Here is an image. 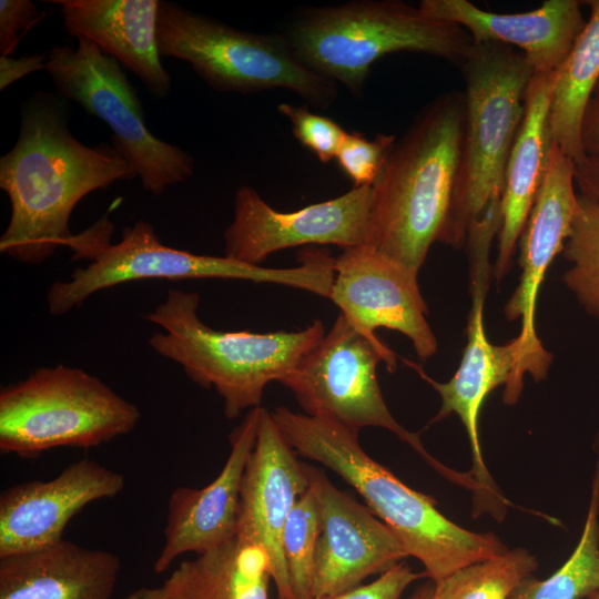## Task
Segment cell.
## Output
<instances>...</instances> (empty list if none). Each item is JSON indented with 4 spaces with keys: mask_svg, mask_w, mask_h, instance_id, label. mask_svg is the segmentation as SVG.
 Wrapping results in <instances>:
<instances>
[{
    "mask_svg": "<svg viewBox=\"0 0 599 599\" xmlns=\"http://www.w3.org/2000/svg\"><path fill=\"white\" fill-rule=\"evenodd\" d=\"M496 234V223L481 220L473 225L466 238L470 262L471 307L467 344L454 376L440 383L414 362L405 363L440 397V408L428 425L456 414L465 426L473 455L470 473L481 489L480 499L474 506V516L488 512L500 521L510 504L499 491L484 461L479 438L480 409L490 392L499 386H504V403L515 405L521 395L525 375H531L536 382L547 378L552 355L540 339H529L518 334L511 341L496 345L486 335L484 304L489 282V250Z\"/></svg>",
    "mask_w": 599,
    "mask_h": 599,
    "instance_id": "52a82bcc",
    "label": "cell"
},
{
    "mask_svg": "<svg viewBox=\"0 0 599 599\" xmlns=\"http://www.w3.org/2000/svg\"><path fill=\"white\" fill-rule=\"evenodd\" d=\"M303 468L319 512L313 599L354 589L408 557L396 535L367 506L314 466L303 464Z\"/></svg>",
    "mask_w": 599,
    "mask_h": 599,
    "instance_id": "5bb4252c",
    "label": "cell"
},
{
    "mask_svg": "<svg viewBox=\"0 0 599 599\" xmlns=\"http://www.w3.org/2000/svg\"><path fill=\"white\" fill-rule=\"evenodd\" d=\"M60 98L38 91L21 104L18 140L0 159V187L11 204L0 252L22 264L70 247V216L84 196L136 176L113 143L92 148L71 133Z\"/></svg>",
    "mask_w": 599,
    "mask_h": 599,
    "instance_id": "6da1fadb",
    "label": "cell"
},
{
    "mask_svg": "<svg viewBox=\"0 0 599 599\" xmlns=\"http://www.w3.org/2000/svg\"><path fill=\"white\" fill-rule=\"evenodd\" d=\"M29 0L0 1V52L11 55L24 34L44 17Z\"/></svg>",
    "mask_w": 599,
    "mask_h": 599,
    "instance_id": "1f68e13d",
    "label": "cell"
},
{
    "mask_svg": "<svg viewBox=\"0 0 599 599\" xmlns=\"http://www.w3.org/2000/svg\"><path fill=\"white\" fill-rule=\"evenodd\" d=\"M125 477L95 459L68 465L50 480L12 485L0 494V557L60 541L69 521L89 504L118 496Z\"/></svg>",
    "mask_w": 599,
    "mask_h": 599,
    "instance_id": "e0dca14e",
    "label": "cell"
},
{
    "mask_svg": "<svg viewBox=\"0 0 599 599\" xmlns=\"http://www.w3.org/2000/svg\"><path fill=\"white\" fill-rule=\"evenodd\" d=\"M423 576L424 572H415L408 565L399 562L367 585L314 599H399L406 588Z\"/></svg>",
    "mask_w": 599,
    "mask_h": 599,
    "instance_id": "d6a6232c",
    "label": "cell"
},
{
    "mask_svg": "<svg viewBox=\"0 0 599 599\" xmlns=\"http://www.w3.org/2000/svg\"><path fill=\"white\" fill-rule=\"evenodd\" d=\"M562 254L570 263L564 283L579 304L599 319V204L581 194Z\"/></svg>",
    "mask_w": 599,
    "mask_h": 599,
    "instance_id": "83f0119b",
    "label": "cell"
},
{
    "mask_svg": "<svg viewBox=\"0 0 599 599\" xmlns=\"http://www.w3.org/2000/svg\"><path fill=\"white\" fill-rule=\"evenodd\" d=\"M45 70L59 95L108 124L112 143L145 191L159 195L193 175L192 155L151 133L122 65L93 42L79 39L77 47H53L47 54Z\"/></svg>",
    "mask_w": 599,
    "mask_h": 599,
    "instance_id": "7c38bea8",
    "label": "cell"
},
{
    "mask_svg": "<svg viewBox=\"0 0 599 599\" xmlns=\"http://www.w3.org/2000/svg\"><path fill=\"white\" fill-rule=\"evenodd\" d=\"M296 456L271 412L261 407L256 441L243 475L236 537L265 550L277 599H294L282 538L291 510L308 488Z\"/></svg>",
    "mask_w": 599,
    "mask_h": 599,
    "instance_id": "2e32d148",
    "label": "cell"
},
{
    "mask_svg": "<svg viewBox=\"0 0 599 599\" xmlns=\"http://www.w3.org/2000/svg\"><path fill=\"white\" fill-rule=\"evenodd\" d=\"M158 44L161 57L187 62L221 92L285 89L319 109L337 97L336 83L306 68L284 35L238 30L176 3L160 1Z\"/></svg>",
    "mask_w": 599,
    "mask_h": 599,
    "instance_id": "8fae6325",
    "label": "cell"
},
{
    "mask_svg": "<svg viewBox=\"0 0 599 599\" xmlns=\"http://www.w3.org/2000/svg\"><path fill=\"white\" fill-rule=\"evenodd\" d=\"M120 558L61 539L0 557V599H112Z\"/></svg>",
    "mask_w": 599,
    "mask_h": 599,
    "instance_id": "7402d4cb",
    "label": "cell"
},
{
    "mask_svg": "<svg viewBox=\"0 0 599 599\" xmlns=\"http://www.w3.org/2000/svg\"><path fill=\"white\" fill-rule=\"evenodd\" d=\"M379 362L389 372L397 367L395 353L380 338L366 336L339 313L280 384L293 393L304 414L337 422L356 433L364 427L387 429L441 476L478 494L480 486L471 473H458L434 458L419 435L393 416L377 380Z\"/></svg>",
    "mask_w": 599,
    "mask_h": 599,
    "instance_id": "30bf717a",
    "label": "cell"
},
{
    "mask_svg": "<svg viewBox=\"0 0 599 599\" xmlns=\"http://www.w3.org/2000/svg\"><path fill=\"white\" fill-rule=\"evenodd\" d=\"M587 599H599V588L597 590H595L593 592H591Z\"/></svg>",
    "mask_w": 599,
    "mask_h": 599,
    "instance_id": "f35d334b",
    "label": "cell"
},
{
    "mask_svg": "<svg viewBox=\"0 0 599 599\" xmlns=\"http://www.w3.org/2000/svg\"><path fill=\"white\" fill-rule=\"evenodd\" d=\"M575 163L555 143L535 202L520 234L519 284L505 305L509 321H521L520 333L539 339L535 328L538 292L555 256L562 252L578 206Z\"/></svg>",
    "mask_w": 599,
    "mask_h": 599,
    "instance_id": "ffe728a7",
    "label": "cell"
},
{
    "mask_svg": "<svg viewBox=\"0 0 599 599\" xmlns=\"http://www.w3.org/2000/svg\"><path fill=\"white\" fill-rule=\"evenodd\" d=\"M271 416L297 455L329 468L359 494L408 557L420 561L432 582L508 550L494 532L471 531L448 519L433 497L410 488L373 459L363 449L358 433L285 406L275 407Z\"/></svg>",
    "mask_w": 599,
    "mask_h": 599,
    "instance_id": "7a4b0ae2",
    "label": "cell"
},
{
    "mask_svg": "<svg viewBox=\"0 0 599 599\" xmlns=\"http://www.w3.org/2000/svg\"><path fill=\"white\" fill-rule=\"evenodd\" d=\"M581 143L586 154L599 153V81L583 114Z\"/></svg>",
    "mask_w": 599,
    "mask_h": 599,
    "instance_id": "d590c367",
    "label": "cell"
},
{
    "mask_svg": "<svg viewBox=\"0 0 599 599\" xmlns=\"http://www.w3.org/2000/svg\"><path fill=\"white\" fill-rule=\"evenodd\" d=\"M124 599H165L160 587H140L126 595Z\"/></svg>",
    "mask_w": 599,
    "mask_h": 599,
    "instance_id": "8d00e7d4",
    "label": "cell"
},
{
    "mask_svg": "<svg viewBox=\"0 0 599 599\" xmlns=\"http://www.w3.org/2000/svg\"><path fill=\"white\" fill-rule=\"evenodd\" d=\"M370 186L346 193L293 212L271 207L248 185L234 196L233 220L224 232V255L252 265L273 253L294 246L336 245L344 248L366 244Z\"/></svg>",
    "mask_w": 599,
    "mask_h": 599,
    "instance_id": "4fadbf2b",
    "label": "cell"
},
{
    "mask_svg": "<svg viewBox=\"0 0 599 599\" xmlns=\"http://www.w3.org/2000/svg\"><path fill=\"white\" fill-rule=\"evenodd\" d=\"M261 407L248 410L233 429L230 454L209 485L180 486L171 493L164 542L153 564L156 573L166 571L182 555L202 554L237 536L243 475L256 441Z\"/></svg>",
    "mask_w": 599,
    "mask_h": 599,
    "instance_id": "ac0fdd59",
    "label": "cell"
},
{
    "mask_svg": "<svg viewBox=\"0 0 599 599\" xmlns=\"http://www.w3.org/2000/svg\"><path fill=\"white\" fill-rule=\"evenodd\" d=\"M466 122L461 161L438 242L458 247L489 203L501 199L508 158L535 74L519 50L497 42L474 43L460 64Z\"/></svg>",
    "mask_w": 599,
    "mask_h": 599,
    "instance_id": "ba28073f",
    "label": "cell"
},
{
    "mask_svg": "<svg viewBox=\"0 0 599 599\" xmlns=\"http://www.w3.org/2000/svg\"><path fill=\"white\" fill-rule=\"evenodd\" d=\"M113 224L104 216L75 234L70 250L73 258L89 260L68 281L53 282L47 290L48 311L64 315L80 307L91 295L128 282L143 280H238L303 290L329 298L335 278V258L329 251L309 246L294 267L252 265L234 258L195 254L163 244L144 220L125 226L121 240L110 244Z\"/></svg>",
    "mask_w": 599,
    "mask_h": 599,
    "instance_id": "277c9868",
    "label": "cell"
},
{
    "mask_svg": "<svg viewBox=\"0 0 599 599\" xmlns=\"http://www.w3.org/2000/svg\"><path fill=\"white\" fill-rule=\"evenodd\" d=\"M555 71L535 73L525 95V113L510 151L500 199L501 225L494 275L506 276L520 234L544 179L554 144L549 108Z\"/></svg>",
    "mask_w": 599,
    "mask_h": 599,
    "instance_id": "603a6c76",
    "label": "cell"
},
{
    "mask_svg": "<svg viewBox=\"0 0 599 599\" xmlns=\"http://www.w3.org/2000/svg\"><path fill=\"white\" fill-rule=\"evenodd\" d=\"M434 593V583H426L417 588L408 598L406 599H433Z\"/></svg>",
    "mask_w": 599,
    "mask_h": 599,
    "instance_id": "74e56055",
    "label": "cell"
},
{
    "mask_svg": "<svg viewBox=\"0 0 599 599\" xmlns=\"http://www.w3.org/2000/svg\"><path fill=\"white\" fill-rule=\"evenodd\" d=\"M599 588V457L592 479L587 517L578 545L546 579L529 576L509 599H582Z\"/></svg>",
    "mask_w": 599,
    "mask_h": 599,
    "instance_id": "484cf974",
    "label": "cell"
},
{
    "mask_svg": "<svg viewBox=\"0 0 599 599\" xmlns=\"http://www.w3.org/2000/svg\"><path fill=\"white\" fill-rule=\"evenodd\" d=\"M329 300L370 338H379L377 328H387L405 335L422 361L437 352L417 274L367 244L344 248L335 257Z\"/></svg>",
    "mask_w": 599,
    "mask_h": 599,
    "instance_id": "9a60e30c",
    "label": "cell"
},
{
    "mask_svg": "<svg viewBox=\"0 0 599 599\" xmlns=\"http://www.w3.org/2000/svg\"><path fill=\"white\" fill-rule=\"evenodd\" d=\"M583 3L590 8V14L570 52L555 71L549 108L552 142L575 164L587 155L581 143V124L599 81V0Z\"/></svg>",
    "mask_w": 599,
    "mask_h": 599,
    "instance_id": "d4e9b609",
    "label": "cell"
},
{
    "mask_svg": "<svg viewBox=\"0 0 599 599\" xmlns=\"http://www.w3.org/2000/svg\"><path fill=\"white\" fill-rule=\"evenodd\" d=\"M47 55L44 54H28L19 59L11 55L0 57V89L4 90L19 79L45 69Z\"/></svg>",
    "mask_w": 599,
    "mask_h": 599,
    "instance_id": "836d02e7",
    "label": "cell"
},
{
    "mask_svg": "<svg viewBox=\"0 0 599 599\" xmlns=\"http://www.w3.org/2000/svg\"><path fill=\"white\" fill-rule=\"evenodd\" d=\"M538 562L524 548L456 570L434 583L433 599H509L515 588L532 576Z\"/></svg>",
    "mask_w": 599,
    "mask_h": 599,
    "instance_id": "4316f807",
    "label": "cell"
},
{
    "mask_svg": "<svg viewBox=\"0 0 599 599\" xmlns=\"http://www.w3.org/2000/svg\"><path fill=\"white\" fill-rule=\"evenodd\" d=\"M139 408L97 376L62 364L34 369L0 392V450L32 457L91 448L131 433Z\"/></svg>",
    "mask_w": 599,
    "mask_h": 599,
    "instance_id": "9c48e42d",
    "label": "cell"
},
{
    "mask_svg": "<svg viewBox=\"0 0 599 599\" xmlns=\"http://www.w3.org/2000/svg\"><path fill=\"white\" fill-rule=\"evenodd\" d=\"M65 30L130 69L156 98L171 90L158 44L159 0H52Z\"/></svg>",
    "mask_w": 599,
    "mask_h": 599,
    "instance_id": "44dd1931",
    "label": "cell"
},
{
    "mask_svg": "<svg viewBox=\"0 0 599 599\" xmlns=\"http://www.w3.org/2000/svg\"><path fill=\"white\" fill-rule=\"evenodd\" d=\"M319 530L317 502L313 491L307 488L291 510L282 538L294 599H313V572Z\"/></svg>",
    "mask_w": 599,
    "mask_h": 599,
    "instance_id": "f1b7e54d",
    "label": "cell"
},
{
    "mask_svg": "<svg viewBox=\"0 0 599 599\" xmlns=\"http://www.w3.org/2000/svg\"><path fill=\"white\" fill-rule=\"evenodd\" d=\"M583 1L546 0L518 13L486 11L467 0H423L429 18L456 23L474 43L497 42L524 53L535 73H550L566 59L586 26Z\"/></svg>",
    "mask_w": 599,
    "mask_h": 599,
    "instance_id": "d6986e66",
    "label": "cell"
},
{
    "mask_svg": "<svg viewBox=\"0 0 599 599\" xmlns=\"http://www.w3.org/2000/svg\"><path fill=\"white\" fill-rule=\"evenodd\" d=\"M465 122L464 93L437 97L396 140L370 186L366 244L417 275L447 219Z\"/></svg>",
    "mask_w": 599,
    "mask_h": 599,
    "instance_id": "3957f363",
    "label": "cell"
},
{
    "mask_svg": "<svg viewBox=\"0 0 599 599\" xmlns=\"http://www.w3.org/2000/svg\"><path fill=\"white\" fill-rule=\"evenodd\" d=\"M284 37L306 68L354 94L363 92L373 64L387 54L424 53L461 64L473 45L463 27L398 0L308 8Z\"/></svg>",
    "mask_w": 599,
    "mask_h": 599,
    "instance_id": "8992f818",
    "label": "cell"
},
{
    "mask_svg": "<svg viewBox=\"0 0 599 599\" xmlns=\"http://www.w3.org/2000/svg\"><path fill=\"white\" fill-rule=\"evenodd\" d=\"M575 183L581 195L599 204V153L587 154L575 164Z\"/></svg>",
    "mask_w": 599,
    "mask_h": 599,
    "instance_id": "e575fe53",
    "label": "cell"
},
{
    "mask_svg": "<svg viewBox=\"0 0 599 599\" xmlns=\"http://www.w3.org/2000/svg\"><path fill=\"white\" fill-rule=\"evenodd\" d=\"M277 111L290 121L296 140L312 151L321 162L328 163L336 158L347 133L337 122L314 113L304 105L281 103Z\"/></svg>",
    "mask_w": 599,
    "mask_h": 599,
    "instance_id": "4dcf8cb0",
    "label": "cell"
},
{
    "mask_svg": "<svg viewBox=\"0 0 599 599\" xmlns=\"http://www.w3.org/2000/svg\"><path fill=\"white\" fill-rule=\"evenodd\" d=\"M396 140L393 134L378 133L367 139L362 133L347 132L335 159L354 187L372 186Z\"/></svg>",
    "mask_w": 599,
    "mask_h": 599,
    "instance_id": "f546056e",
    "label": "cell"
},
{
    "mask_svg": "<svg viewBox=\"0 0 599 599\" xmlns=\"http://www.w3.org/2000/svg\"><path fill=\"white\" fill-rule=\"evenodd\" d=\"M196 292L170 288L162 303L143 317L163 331L153 333L149 346L179 364L203 388H214L229 419L261 407L271 382L287 375L325 335L321 319L296 332H222L202 322Z\"/></svg>",
    "mask_w": 599,
    "mask_h": 599,
    "instance_id": "5b68a950",
    "label": "cell"
},
{
    "mask_svg": "<svg viewBox=\"0 0 599 599\" xmlns=\"http://www.w3.org/2000/svg\"><path fill=\"white\" fill-rule=\"evenodd\" d=\"M265 550L240 537L184 560L160 586L165 599H267Z\"/></svg>",
    "mask_w": 599,
    "mask_h": 599,
    "instance_id": "cb8c5ba5",
    "label": "cell"
}]
</instances>
